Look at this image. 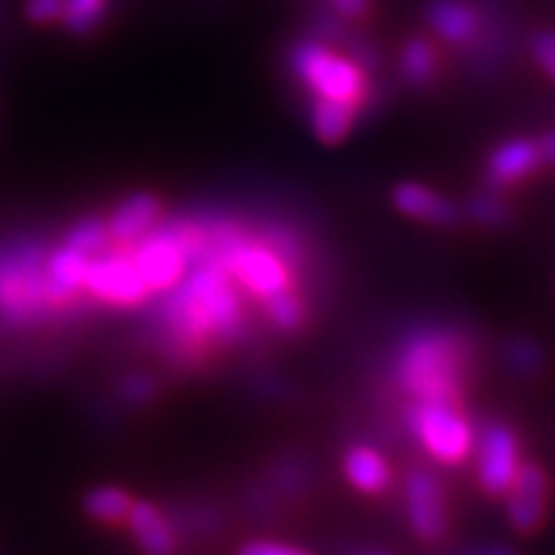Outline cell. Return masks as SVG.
Listing matches in <instances>:
<instances>
[{"instance_id": "30bf717a", "label": "cell", "mask_w": 555, "mask_h": 555, "mask_svg": "<svg viewBox=\"0 0 555 555\" xmlns=\"http://www.w3.org/2000/svg\"><path fill=\"white\" fill-rule=\"evenodd\" d=\"M406 515L412 530L425 543H437L446 538L450 517H448V499L440 478L429 474L425 468H416L406 476Z\"/></svg>"}, {"instance_id": "83f0119b", "label": "cell", "mask_w": 555, "mask_h": 555, "mask_svg": "<svg viewBox=\"0 0 555 555\" xmlns=\"http://www.w3.org/2000/svg\"><path fill=\"white\" fill-rule=\"evenodd\" d=\"M157 384L144 373H131V376L124 380V397H127L131 404H144L155 397Z\"/></svg>"}, {"instance_id": "8992f818", "label": "cell", "mask_w": 555, "mask_h": 555, "mask_svg": "<svg viewBox=\"0 0 555 555\" xmlns=\"http://www.w3.org/2000/svg\"><path fill=\"white\" fill-rule=\"evenodd\" d=\"M208 258H217L234 283H240L255 298H268L278 291L291 288V268L266 242H249L237 234H224L217 247L208 249Z\"/></svg>"}, {"instance_id": "d6a6232c", "label": "cell", "mask_w": 555, "mask_h": 555, "mask_svg": "<svg viewBox=\"0 0 555 555\" xmlns=\"http://www.w3.org/2000/svg\"><path fill=\"white\" fill-rule=\"evenodd\" d=\"M470 555H517V553L506 551V547H483V551H476Z\"/></svg>"}, {"instance_id": "6da1fadb", "label": "cell", "mask_w": 555, "mask_h": 555, "mask_svg": "<svg viewBox=\"0 0 555 555\" xmlns=\"http://www.w3.org/2000/svg\"><path fill=\"white\" fill-rule=\"evenodd\" d=\"M165 322L185 350L211 343H234L245 332V307L232 275L217 258H208L185 273L170 296Z\"/></svg>"}, {"instance_id": "9a60e30c", "label": "cell", "mask_w": 555, "mask_h": 555, "mask_svg": "<svg viewBox=\"0 0 555 555\" xmlns=\"http://www.w3.org/2000/svg\"><path fill=\"white\" fill-rule=\"evenodd\" d=\"M540 163L538 144L527 142V139H512V142H504L502 147L494 150V155L489 157V170H486V178H489L491 185L496 189H504V185L517 183L535 172Z\"/></svg>"}, {"instance_id": "f546056e", "label": "cell", "mask_w": 555, "mask_h": 555, "mask_svg": "<svg viewBox=\"0 0 555 555\" xmlns=\"http://www.w3.org/2000/svg\"><path fill=\"white\" fill-rule=\"evenodd\" d=\"M240 555H311V553L294 545H283V543H247L240 551Z\"/></svg>"}, {"instance_id": "7c38bea8", "label": "cell", "mask_w": 555, "mask_h": 555, "mask_svg": "<svg viewBox=\"0 0 555 555\" xmlns=\"http://www.w3.org/2000/svg\"><path fill=\"white\" fill-rule=\"evenodd\" d=\"M90 258L78 249L62 245L44 260V298L50 307H65L86 288V270Z\"/></svg>"}, {"instance_id": "ffe728a7", "label": "cell", "mask_w": 555, "mask_h": 555, "mask_svg": "<svg viewBox=\"0 0 555 555\" xmlns=\"http://www.w3.org/2000/svg\"><path fill=\"white\" fill-rule=\"evenodd\" d=\"M437 65H440V62H437V52L427 39L422 37L409 39L404 50H401L399 69H401V78H404L409 86H416V88L429 86L437 75Z\"/></svg>"}, {"instance_id": "8fae6325", "label": "cell", "mask_w": 555, "mask_h": 555, "mask_svg": "<svg viewBox=\"0 0 555 555\" xmlns=\"http://www.w3.org/2000/svg\"><path fill=\"white\" fill-rule=\"evenodd\" d=\"M506 512L509 522L519 532H535L545 517L547 506V478L535 463H522L515 481L506 491Z\"/></svg>"}, {"instance_id": "4dcf8cb0", "label": "cell", "mask_w": 555, "mask_h": 555, "mask_svg": "<svg viewBox=\"0 0 555 555\" xmlns=\"http://www.w3.org/2000/svg\"><path fill=\"white\" fill-rule=\"evenodd\" d=\"M330 3H332V9H335L337 16L360 18V16H365L371 0H330Z\"/></svg>"}, {"instance_id": "44dd1931", "label": "cell", "mask_w": 555, "mask_h": 555, "mask_svg": "<svg viewBox=\"0 0 555 555\" xmlns=\"http://www.w3.org/2000/svg\"><path fill=\"white\" fill-rule=\"evenodd\" d=\"M131 506H134V499L119 486H99L86 496V512L103 525L127 522Z\"/></svg>"}, {"instance_id": "277c9868", "label": "cell", "mask_w": 555, "mask_h": 555, "mask_svg": "<svg viewBox=\"0 0 555 555\" xmlns=\"http://www.w3.org/2000/svg\"><path fill=\"white\" fill-rule=\"evenodd\" d=\"M406 425L414 440L442 466H457L476 446L474 427L457 399H414L406 409Z\"/></svg>"}, {"instance_id": "3957f363", "label": "cell", "mask_w": 555, "mask_h": 555, "mask_svg": "<svg viewBox=\"0 0 555 555\" xmlns=\"http://www.w3.org/2000/svg\"><path fill=\"white\" fill-rule=\"evenodd\" d=\"M291 69L314 99L345 101L363 106L367 101L365 69L352 57H343L322 41L309 39L291 50Z\"/></svg>"}, {"instance_id": "ac0fdd59", "label": "cell", "mask_w": 555, "mask_h": 555, "mask_svg": "<svg viewBox=\"0 0 555 555\" xmlns=\"http://www.w3.org/2000/svg\"><path fill=\"white\" fill-rule=\"evenodd\" d=\"M345 476L356 489L365 494H380L391 483V468L378 450L367 446H356L345 455Z\"/></svg>"}, {"instance_id": "603a6c76", "label": "cell", "mask_w": 555, "mask_h": 555, "mask_svg": "<svg viewBox=\"0 0 555 555\" xmlns=\"http://www.w3.org/2000/svg\"><path fill=\"white\" fill-rule=\"evenodd\" d=\"M108 242H111L108 227H106V221L99 219V217L82 219L80 224H75L73 229H69L67 237H65L67 247L78 249V253L88 255V258L106 253Z\"/></svg>"}, {"instance_id": "d4e9b609", "label": "cell", "mask_w": 555, "mask_h": 555, "mask_svg": "<svg viewBox=\"0 0 555 555\" xmlns=\"http://www.w3.org/2000/svg\"><path fill=\"white\" fill-rule=\"evenodd\" d=\"M468 214L478 221V224L486 227H504L506 221L512 219L509 208H506L496 196H491V193H478V196L470 198Z\"/></svg>"}, {"instance_id": "1f68e13d", "label": "cell", "mask_w": 555, "mask_h": 555, "mask_svg": "<svg viewBox=\"0 0 555 555\" xmlns=\"http://www.w3.org/2000/svg\"><path fill=\"white\" fill-rule=\"evenodd\" d=\"M538 144V155H540V163L545 165H555V131H547L545 137H540Z\"/></svg>"}, {"instance_id": "4fadbf2b", "label": "cell", "mask_w": 555, "mask_h": 555, "mask_svg": "<svg viewBox=\"0 0 555 555\" xmlns=\"http://www.w3.org/2000/svg\"><path fill=\"white\" fill-rule=\"evenodd\" d=\"M159 219V201L150 193H134L111 214L108 237L119 247L137 245L139 240L147 237Z\"/></svg>"}, {"instance_id": "5b68a950", "label": "cell", "mask_w": 555, "mask_h": 555, "mask_svg": "<svg viewBox=\"0 0 555 555\" xmlns=\"http://www.w3.org/2000/svg\"><path fill=\"white\" fill-rule=\"evenodd\" d=\"M206 240L191 227L152 229L147 237L137 242L134 258L139 273L147 283L150 294L172 291L189 273V262L193 255L204 253Z\"/></svg>"}, {"instance_id": "9c48e42d", "label": "cell", "mask_w": 555, "mask_h": 555, "mask_svg": "<svg viewBox=\"0 0 555 555\" xmlns=\"http://www.w3.org/2000/svg\"><path fill=\"white\" fill-rule=\"evenodd\" d=\"M474 448L481 489L491 496H504L515 481L519 466H522L515 433L502 422H489L476 435Z\"/></svg>"}, {"instance_id": "52a82bcc", "label": "cell", "mask_w": 555, "mask_h": 555, "mask_svg": "<svg viewBox=\"0 0 555 555\" xmlns=\"http://www.w3.org/2000/svg\"><path fill=\"white\" fill-rule=\"evenodd\" d=\"M44 249L21 245L0 253V314L11 322H31L50 307L44 298Z\"/></svg>"}, {"instance_id": "4316f807", "label": "cell", "mask_w": 555, "mask_h": 555, "mask_svg": "<svg viewBox=\"0 0 555 555\" xmlns=\"http://www.w3.org/2000/svg\"><path fill=\"white\" fill-rule=\"evenodd\" d=\"M530 50L538 67L555 80V31H538L530 41Z\"/></svg>"}, {"instance_id": "484cf974", "label": "cell", "mask_w": 555, "mask_h": 555, "mask_svg": "<svg viewBox=\"0 0 555 555\" xmlns=\"http://www.w3.org/2000/svg\"><path fill=\"white\" fill-rule=\"evenodd\" d=\"M506 363L517 373H535L543 365V350L530 339H515L506 347Z\"/></svg>"}, {"instance_id": "2e32d148", "label": "cell", "mask_w": 555, "mask_h": 555, "mask_svg": "<svg viewBox=\"0 0 555 555\" xmlns=\"http://www.w3.org/2000/svg\"><path fill=\"white\" fill-rule=\"evenodd\" d=\"M127 525L137 545L147 555H172L176 553V532L163 512L150 502H134Z\"/></svg>"}, {"instance_id": "ba28073f", "label": "cell", "mask_w": 555, "mask_h": 555, "mask_svg": "<svg viewBox=\"0 0 555 555\" xmlns=\"http://www.w3.org/2000/svg\"><path fill=\"white\" fill-rule=\"evenodd\" d=\"M86 291L111 307H137L150 296L131 253L93 255L86 270Z\"/></svg>"}, {"instance_id": "7a4b0ae2", "label": "cell", "mask_w": 555, "mask_h": 555, "mask_svg": "<svg viewBox=\"0 0 555 555\" xmlns=\"http://www.w3.org/2000/svg\"><path fill=\"white\" fill-rule=\"evenodd\" d=\"M470 367L468 339L453 330H420L393 360V384L414 399H457Z\"/></svg>"}, {"instance_id": "e0dca14e", "label": "cell", "mask_w": 555, "mask_h": 555, "mask_svg": "<svg viewBox=\"0 0 555 555\" xmlns=\"http://www.w3.org/2000/svg\"><path fill=\"white\" fill-rule=\"evenodd\" d=\"M393 204L406 217L429 221V224H455L457 208L442 198L440 193L425 189L420 183H401L393 191Z\"/></svg>"}, {"instance_id": "d6986e66", "label": "cell", "mask_w": 555, "mask_h": 555, "mask_svg": "<svg viewBox=\"0 0 555 555\" xmlns=\"http://www.w3.org/2000/svg\"><path fill=\"white\" fill-rule=\"evenodd\" d=\"M356 116L358 106H352V103L330 99H314V103H311V129L324 144L343 142L350 134Z\"/></svg>"}, {"instance_id": "f1b7e54d", "label": "cell", "mask_w": 555, "mask_h": 555, "mask_svg": "<svg viewBox=\"0 0 555 555\" xmlns=\"http://www.w3.org/2000/svg\"><path fill=\"white\" fill-rule=\"evenodd\" d=\"M65 13V0H29V18L37 24H52Z\"/></svg>"}, {"instance_id": "cb8c5ba5", "label": "cell", "mask_w": 555, "mask_h": 555, "mask_svg": "<svg viewBox=\"0 0 555 555\" xmlns=\"http://www.w3.org/2000/svg\"><path fill=\"white\" fill-rule=\"evenodd\" d=\"M103 13H106V0H65L62 21L69 31L88 34L101 24Z\"/></svg>"}, {"instance_id": "5bb4252c", "label": "cell", "mask_w": 555, "mask_h": 555, "mask_svg": "<svg viewBox=\"0 0 555 555\" xmlns=\"http://www.w3.org/2000/svg\"><path fill=\"white\" fill-rule=\"evenodd\" d=\"M427 24L448 44H468L481 29V16L466 0H433L427 5Z\"/></svg>"}, {"instance_id": "836d02e7", "label": "cell", "mask_w": 555, "mask_h": 555, "mask_svg": "<svg viewBox=\"0 0 555 555\" xmlns=\"http://www.w3.org/2000/svg\"><path fill=\"white\" fill-rule=\"evenodd\" d=\"M360 555H386V553H380V551H367V553H360Z\"/></svg>"}, {"instance_id": "7402d4cb", "label": "cell", "mask_w": 555, "mask_h": 555, "mask_svg": "<svg viewBox=\"0 0 555 555\" xmlns=\"http://www.w3.org/2000/svg\"><path fill=\"white\" fill-rule=\"evenodd\" d=\"M262 304H266V317L270 319V324L283 332H296L307 319L304 301L291 288L262 298Z\"/></svg>"}]
</instances>
